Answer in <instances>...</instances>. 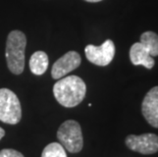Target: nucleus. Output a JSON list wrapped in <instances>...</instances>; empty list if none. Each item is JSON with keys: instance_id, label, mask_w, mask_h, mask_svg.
I'll use <instances>...</instances> for the list:
<instances>
[{"instance_id": "nucleus-2", "label": "nucleus", "mask_w": 158, "mask_h": 157, "mask_svg": "<svg viewBox=\"0 0 158 157\" xmlns=\"http://www.w3.org/2000/svg\"><path fill=\"white\" fill-rule=\"evenodd\" d=\"M27 46L26 35L19 30L11 31L7 36L5 57L7 68L13 75H21L25 69V50Z\"/></svg>"}, {"instance_id": "nucleus-4", "label": "nucleus", "mask_w": 158, "mask_h": 157, "mask_svg": "<svg viewBox=\"0 0 158 157\" xmlns=\"http://www.w3.org/2000/svg\"><path fill=\"white\" fill-rule=\"evenodd\" d=\"M21 119L22 106L18 96L9 89H0V122L16 125Z\"/></svg>"}, {"instance_id": "nucleus-1", "label": "nucleus", "mask_w": 158, "mask_h": 157, "mask_svg": "<svg viewBox=\"0 0 158 157\" xmlns=\"http://www.w3.org/2000/svg\"><path fill=\"white\" fill-rule=\"evenodd\" d=\"M85 82L78 76H68L59 79L53 86L56 101L64 107L78 106L86 96Z\"/></svg>"}, {"instance_id": "nucleus-5", "label": "nucleus", "mask_w": 158, "mask_h": 157, "mask_svg": "<svg viewBox=\"0 0 158 157\" xmlns=\"http://www.w3.org/2000/svg\"><path fill=\"white\" fill-rule=\"evenodd\" d=\"M87 59L93 64L99 66H106L113 60L115 54V46L111 40H106L100 46L87 45L85 48Z\"/></svg>"}, {"instance_id": "nucleus-10", "label": "nucleus", "mask_w": 158, "mask_h": 157, "mask_svg": "<svg viewBox=\"0 0 158 157\" xmlns=\"http://www.w3.org/2000/svg\"><path fill=\"white\" fill-rule=\"evenodd\" d=\"M49 65L48 55L44 51H36L30 58V69L36 76H42Z\"/></svg>"}, {"instance_id": "nucleus-7", "label": "nucleus", "mask_w": 158, "mask_h": 157, "mask_svg": "<svg viewBox=\"0 0 158 157\" xmlns=\"http://www.w3.org/2000/svg\"><path fill=\"white\" fill-rule=\"evenodd\" d=\"M82 58L77 51H69L54 62L51 68V76L54 80H59L65 76L70 72L78 68Z\"/></svg>"}, {"instance_id": "nucleus-12", "label": "nucleus", "mask_w": 158, "mask_h": 157, "mask_svg": "<svg viewBox=\"0 0 158 157\" xmlns=\"http://www.w3.org/2000/svg\"><path fill=\"white\" fill-rule=\"evenodd\" d=\"M41 157H68L65 149L60 143H50L42 151Z\"/></svg>"}, {"instance_id": "nucleus-15", "label": "nucleus", "mask_w": 158, "mask_h": 157, "mask_svg": "<svg viewBox=\"0 0 158 157\" xmlns=\"http://www.w3.org/2000/svg\"><path fill=\"white\" fill-rule=\"evenodd\" d=\"M85 1L87 2H100V1H102V0H85Z\"/></svg>"}, {"instance_id": "nucleus-11", "label": "nucleus", "mask_w": 158, "mask_h": 157, "mask_svg": "<svg viewBox=\"0 0 158 157\" xmlns=\"http://www.w3.org/2000/svg\"><path fill=\"white\" fill-rule=\"evenodd\" d=\"M140 43L147 49L149 54L152 56L158 55V35L152 31L144 32L141 35Z\"/></svg>"}, {"instance_id": "nucleus-8", "label": "nucleus", "mask_w": 158, "mask_h": 157, "mask_svg": "<svg viewBox=\"0 0 158 157\" xmlns=\"http://www.w3.org/2000/svg\"><path fill=\"white\" fill-rule=\"evenodd\" d=\"M142 113L151 126L158 129V86L148 91L144 97Z\"/></svg>"}, {"instance_id": "nucleus-13", "label": "nucleus", "mask_w": 158, "mask_h": 157, "mask_svg": "<svg viewBox=\"0 0 158 157\" xmlns=\"http://www.w3.org/2000/svg\"><path fill=\"white\" fill-rule=\"evenodd\" d=\"M0 157H25L21 152L16 151L15 149H2L0 151Z\"/></svg>"}, {"instance_id": "nucleus-9", "label": "nucleus", "mask_w": 158, "mask_h": 157, "mask_svg": "<svg viewBox=\"0 0 158 157\" xmlns=\"http://www.w3.org/2000/svg\"><path fill=\"white\" fill-rule=\"evenodd\" d=\"M130 59L134 65H143L148 69H151L155 64L154 58L140 42L132 45L130 49Z\"/></svg>"}, {"instance_id": "nucleus-6", "label": "nucleus", "mask_w": 158, "mask_h": 157, "mask_svg": "<svg viewBox=\"0 0 158 157\" xmlns=\"http://www.w3.org/2000/svg\"><path fill=\"white\" fill-rule=\"evenodd\" d=\"M126 145L132 151L144 155H150L158 152V136L152 133L142 135H129L126 138Z\"/></svg>"}, {"instance_id": "nucleus-3", "label": "nucleus", "mask_w": 158, "mask_h": 157, "mask_svg": "<svg viewBox=\"0 0 158 157\" xmlns=\"http://www.w3.org/2000/svg\"><path fill=\"white\" fill-rule=\"evenodd\" d=\"M57 139L63 148L70 153H79L83 149L82 129L80 123L73 119H69L61 123L57 131Z\"/></svg>"}, {"instance_id": "nucleus-14", "label": "nucleus", "mask_w": 158, "mask_h": 157, "mask_svg": "<svg viewBox=\"0 0 158 157\" xmlns=\"http://www.w3.org/2000/svg\"><path fill=\"white\" fill-rule=\"evenodd\" d=\"M4 136H5V131L0 126V140H1Z\"/></svg>"}]
</instances>
